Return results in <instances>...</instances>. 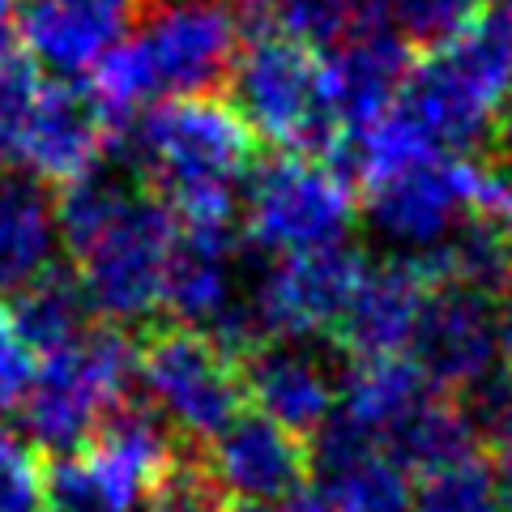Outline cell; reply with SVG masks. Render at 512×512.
Returning <instances> with one entry per match:
<instances>
[{
	"mask_svg": "<svg viewBox=\"0 0 512 512\" xmlns=\"http://www.w3.org/2000/svg\"><path fill=\"white\" fill-rule=\"evenodd\" d=\"M171 461V431L146 406H120L82 453L52 461V474L43 478V508L146 512L150 491Z\"/></svg>",
	"mask_w": 512,
	"mask_h": 512,
	"instance_id": "cell-10",
	"label": "cell"
},
{
	"mask_svg": "<svg viewBox=\"0 0 512 512\" xmlns=\"http://www.w3.org/2000/svg\"><path fill=\"white\" fill-rule=\"evenodd\" d=\"M474 402H478V436L487 444V461L512 504V376H495Z\"/></svg>",
	"mask_w": 512,
	"mask_h": 512,
	"instance_id": "cell-27",
	"label": "cell"
},
{
	"mask_svg": "<svg viewBox=\"0 0 512 512\" xmlns=\"http://www.w3.org/2000/svg\"><path fill=\"white\" fill-rule=\"evenodd\" d=\"M244 393L261 419L316 440L338 414L342 380L308 342H265L244 363Z\"/></svg>",
	"mask_w": 512,
	"mask_h": 512,
	"instance_id": "cell-17",
	"label": "cell"
},
{
	"mask_svg": "<svg viewBox=\"0 0 512 512\" xmlns=\"http://www.w3.org/2000/svg\"><path fill=\"white\" fill-rule=\"evenodd\" d=\"M103 146H107V111L94 103V94L39 73L18 120H13L9 158H18L22 171L43 184L47 180L73 184L77 175L103 163Z\"/></svg>",
	"mask_w": 512,
	"mask_h": 512,
	"instance_id": "cell-13",
	"label": "cell"
},
{
	"mask_svg": "<svg viewBox=\"0 0 512 512\" xmlns=\"http://www.w3.org/2000/svg\"><path fill=\"white\" fill-rule=\"evenodd\" d=\"M227 508V495L214 483V474L205 461H184L175 457L171 470L158 478L146 512H222Z\"/></svg>",
	"mask_w": 512,
	"mask_h": 512,
	"instance_id": "cell-25",
	"label": "cell"
},
{
	"mask_svg": "<svg viewBox=\"0 0 512 512\" xmlns=\"http://www.w3.org/2000/svg\"><path fill=\"white\" fill-rule=\"evenodd\" d=\"M13 30L43 77H94L137 30V0H18Z\"/></svg>",
	"mask_w": 512,
	"mask_h": 512,
	"instance_id": "cell-15",
	"label": "cell"
},
{
	"mask_svg": "<svg viewBox=\"0 0 512 512\" xmlns=\"http://www.w3.org/2000/svg\"><path fill=\"white\" fill-rule=\"evenodd\" d=\"M137 350L116 329L94 325L86 338L39 359V376L22 406V431L52 457H73L99 436L103 423L124 406L133 384Z\"/></svg>",
	"mask_w": 512,
	"mask_h": 512,
	"instance_id": "cell-6",
	"label": "cell"
},
{
	"mask_svg": "<svg viewBox=\"0 0 512 512\" xmlns=\"http://www.w3.org/2000/svg\"><path fill=\"white\" fill-rule=\"evenodd\" d=\"M39 376V355L13 316V303L0 299V414H22Z\"/></svg>",
	"mask_w": 512,
	"mask_h": 512,
	"instance_id": "cell-26",
	"label": "cell"
},
{
	"mask_svg": "<svg viewBox=\"0 0 512 512\" xmlns=\"http://www.w3.org/2000/svg\"><path fill=\"white\" fill-rule=\"evenodd\" d=\"M137 163L180 227H231L252 175L256 137L231 103L175 99L141 111Z\"/></svg>",
	"mask_w": 512,
	"mask_h": 512,
	"instance_id": "cell-3",
	"label": "cell"
},
{
	"mask_svg": "<svg viewBox=\"0 0 512 512\" xmlns=\"http://www.w3.org/2000/svg\"><path fill=\"white\" fill-rule=\"evenodd\" d=\"M431 282L414 261H389L367 265L355 299L333 329L338 346L350 355V363H376V359H410L414 333L427 308Z\"/></svg>",
	"mask_w": 512,
	"mask_h": 512,
	"instance_id": "cell-19",
	"label": "cell"
},
{
	"mask_svg": "<svg viewBox=\"0 0 512 512\" xmlns=\"http://www.w3.org/2000/svg\"><path fill=\"white\" fill-rule=\"evenodd\" d=\"M495 338H500V367L512 376V282L495 295Z\"/></svg>",
	"mask_w": 512,
	"mask_h": 512,
	"instance_id": "cell-30",
	"label": "cell"
},
{
	"mask_svg": "<svg viewBox=\"0 0 512 512\" xmlns=\"http://www.w3.org/2000/svg\"><path fill=\"white\" fill-rule=\"evenodd\" d=\"M491 175L466 158H419L363 184V218L406 261H423L483 218Z\"/></svg>",
	"mask_w": 512,
	"mask_h": 512,
	"instance_id": "cell-11",
	"label": "cell"
},
{
	"mask_svg": "<svg viewBox=\"0 0 512 512\" xmlns=\"http://www.w3.org/2000/svg\"><path fill=\"white\" fill-rule=\"evenodd\" d=\"M60 252V201L22 167H0V299H22L56 278Z\"/></svg>",
	"mask_w": 512,
	"mask_h": 512,
	"instance_id": "cell-20",
	"label": "cell"
},
{
	"mask_svg": "<svg viewBox=\"0 0 512 512\" xmlns=\"http://www.w3.org/2000/svg\"><path fill=\"white\" fill-rule=\"evenodd\" d=\"M410 64H414L410 43L402 35H393L389 26L367 30L363 39L338 47L333 56H320L329 120H333V128H338V150L355 133L372 128L380 116H389L397 94H402V86H406Z\"/></svg>",
	"mask_w": 512,
	"mask_h": 512,
	"instance_id": "cell-18",
	"label": "cell"
},
{
	"mask_svg": "<svg viewBox=\"0 0 512 512\" xmlns=\"http://www.w3.org/2000/svg\"><path fill=\"white\" fill-rule=\"evenodd\" d=\"M483 218L491 222V231L500 235V244L512 256V180H504V175H491L487 197H483Z\"/></svg>",
	"mask_w": 512,
	"mask_h": 512,
	"instance_id": "cell-29",
	"label": "cell"
},
{
	"mask_svg": "<svg viewBox=\"0 0 512 512\" xmlns=\"http://www.w3.org/2000/svg\"><path fill=\"white\" fill-rule=\"evenodd\" d=\"M380 18L406 43L436 47L483 18V0H380Z\"/></svg>",
	"mask_w": 512,
	"mask_h": 512,
	"instance_id": "cell-24",
	"label": "cell"
},
{
	"mask_svg": "<svg viewBox=\"0 0 512 512\" xmlns=\"http://www.w3.org/2000/svg\"><path fill=\"white\" fill-rule=\"evenodd\" d=\"M376 26H384L380 0H265V30L312 56H333Z\"/></svg>",
	"mask_w": 512,
	"mask_h": 512,
	"instance_id": "cell-21",
	"label": "cell"
},
{
	"mask_svg": "<svg viewBox=\"0 0 512 512\" xmlns=\"http://www.w3.org/2000/svg\"><path fill=\"white\" fill-rule=\"evenodd\" d=\"M367 261L355 248H325L303 256H274L248 278L244 295V346L308 342L333 333L355 299Z\"/></svg>",
	"mask_w": 512,
	"mask_h": 512,
	"instance_id": "cell-12",
	"label": "cell"
},
{
	"mask_svg": "<svg viewBox=\"0 0 512 512\" xmlns=\"http://www.w3.org/2000/svg\"><path fill=\"white\" fill-rule=\"evenodd\" d=\"M222 512H278V508H256V504H227Z\"/></svg>",
	"mask_w": 512,
	"mask_h": 512,
	"instance_id": "cell-33",
	"label": "cell"
},
{
	"mask_svg": "<svg viewBox=\"0 0 512 512\" xmlns=\"http://www.w3.org/2000/svg\"><path fill=\"white\" fill-rule=\"evenodd\" d=\"M13 316H18L26 342L35 346L39 359L52 355V350H64L94 329V312L82 295V286L60 274L35 286V291H26L22 299H13Z\"/></svg>",
	"mask_w": 512,
	"mask_h": 512,
	"instance_id": "cell-22",
	"label": "cell"
},
{
	"mask_svg": "<svg viewBox=\"0 0 512 512\" xmlns=\"http://www.w3.org/2000/svg\"><path fill=\"white\" fill-rule=\"evenodd\" d=\"M244 52L239 13L222 0H167L90 77V94L111 116L175 99H205Z\"/></svg>",
	"mask_w": 512,
	"mask_h": 512,
	"instance_id": "cell-4",
	"label": "cell"
},
{
	"mask_svg": "<svg viewBox=\"0 0 512 512\" xmlns=\"http://www.w3.org/2000/svg\"><path fill=\"white\" fill-rule=\"evenodd\" d=\"M222 5H231V9H235V5H261V0H222Z\"/></svg>",
	"mask_w": 512,
	"mask_h": 512,
	"instance_id": "cell-34",
	"label": "cell"
},
{
	"mask_svg": "<svg viewBox=\"0 0 512 512\" xmlns=\"http://www.w3.org/2000/svg\"><path fill=\"white\" fill-rule=\"evenodd\" d=\"M389 120L419 158H466L512 120V43L495 13L410 64Z\"/></svg>",
	"mask_w": 512,
	"mask_h": 512,
	"instance_id": "cell-2",
	"label": "cell"
},
{
	"mask_svg": "<svg viewBox=\"0 0 512 512\" xmlns=\"http://www.w3.org/2000/svg\"><path fill=\"white\" fill-rule=\"evenodd\" d=\"M205 466H210L222 495H231L235 504L282 508L291 495L308 487L312 457L308 440L291 436L261 414H239L218 440H210Z\"/></svg>",
	"mask_w": 512,
	"mask_h": 512,
	"instance_id": "cell-16",
	"label": "cell"
},
{
	"mask_svg": "<svg viewBox=\"0 0 512 512\" xmlns=\"http://www.w3.org/2000/svg\"><path fill=\"white\" fill-rule=\"evenodd\" d=\"M495 18H500V26L508 30V43H512V0H504V5L495 9Z\"/></svg>",
	"mask_w": 512,
	"mask_h": 512,
	"instance_id": "cell-32",
	"label": "cell"
},
{
	"mask_svg": "<svg viewBox=\"0 0 512 512\" xmlns=\"http://www.w3.org/2000/svg\"><path fill=\"white\" fill-rule=\"evenodd\" d=\"M410 512H512V504L491 470V461L466 453L414 483Z\"/></svg>",
	"mask_w": 512,
	"mask_h": 512,
	"instance_id": "cell-23",
	"label": "cell"
},
{
	"mask_svg": "<svg viewBox=\"0 0 512 512\" xmlns=\"http://www.w3.org/2000/svg\"><path fill=\"white\" fill-rule=\"evenodd\" d=\"M338 419L393 453L419 483L423 474L474 453L470 419L410 359L355 363L342 380Z\"/></svg>",
	"mask_w": 512,
	"mask_h": 512,
	"instance_id": "cell-5",
	"label": "cell"
},
{
	"mask_svg": "<svg viewBox=\"0 0 512 512\" xmlns=\"http://www.w3.org/2000/svg\"><path fill=\"white\" fill-rule=\"evenodd\" d=\"M244 231L269 256L346 248L359 222L355 184L338 163L316 154H278L244 184Z\"/></svg>",
	"mask_w": 512,
	"mask_h": 512,
	"instance_id": "cell-7",
	"label": "cell"
},
{
	"mask_svg": "<svg viewBox=\"0 0 512 512\" xmlns=\"http://www.w3.org/2000/svg\"><path fill=\"white\" fill-rule=\"evenodd\" d=\"M13 18H18V0H0V64L13 60Z\"/></svg>",
	"mask_w": 512,
	"mask_h": 512,
	"instance_id": "cell-31",
	"label": "cell"
},
{
	"mask_svg": "<svg viewBox=\"0 0 512 512\" xmlns=\"http://www.w3.org/2000/svg\"><path fill=\"white\" fill-rule=\"evenodd\" d=\"M0 512H47L43 508V474L30 448L0 427Z\"/></svg>",
	"mask_w": 512,
	"mask_h": 512,
	"instance_id": "cell-28",
	"label": "cell"
},
{
	"mask_svg": "<svg viewBox=\"0 0 512 512\" xmlns=\"http://www.w3.org/2000/svg\"><path fill=\"white\" fill-rule=\"evenodd\" d=\"M231 107L252 137L282 154H338V128L329 120L320 56L299 43L256 30L231 69Z\"/></svg>",
	"mask_w": 512,
	"mask_h": 512,
	"instance_id": "cell-9",
	"label": "cell"
},
{
	"mask_svg": "<svg viewBox=\"0 0 512 512\" xmlns=\"http://www.w3.org/2000/svg\"><path fill=\"white\" fill-rule=\"evenodd\" d=\"M60 235L90 312L111 325H141L167 308L180 218L128 167L99 163L64 184Z\"/></svg>",
	"mask_w": 512,
	"mask_h": 512,
	"instance_id": "cell-1",
	"label": "cell"
},
{
	"mask_svg": "<svg viewBox=\"0 0 512 512\" xmlns=\"http://www.w3.org/2000/svg\"><path fill=\"white\" fill-rule=\"evenodd\" d=\"M410 363L440 393H483L500 372L495 295L470 286H431L410 346Z\"/></svg>",
	"mask_w": 512,
	"mask_h": 512,
	"instance_id": "cell-14",
	"label": "cell"
},
{
	"mask_svg": "<svg viewBox=\"0 0 512 512\" xmlns=\"http://www.w3.org/2000/svg\"><path fill=\"white\" fill-rule=\"evenodd\" d=\"M133 384L158 423L188 440H218L244 414V367L201 329H163L137 350Z\"/></svg>",
	"mask_w": 512,
	"mask_h": 512,
	"instance_id": "cell-8",
	"label": "cell"
}]
</instances>
